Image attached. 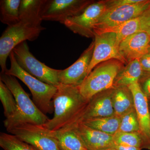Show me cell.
<instances>
[{"mask_svg":"<svg viewBox=\"0 0 150 150\" xmlns=\"http://www.w3.org/2000/svg\"><path fill=\"white\" fill-rule=\"evenodd\" d=\"M134 97L139 126V134L144 142V149L150 150V112L148 98L142 91L138 82L128 86Z\"/></svg>","mask_w":150,"mask_h":150,"instance_id":"13","label":"cell"},{"mask_svg":"<svg viewBox=\"0 0 150 150\" xmlns=\"http://www.w3.org/2000/svg\"><path fill=\"white\" fill-rule=\"evenodd\" d=\"M139 60L144 71L150 72V53L146 54Z\"/></svg>","mask_w":150,"mask_h":150,"instance_id":"31","label":"cell"},{"mask_svg":"<svg viewBox=\"0 0 150 150\" xmlns=\"http://www.w3.org/2000/svg\"><path fill=\"white\" fill-rule=\"evenodd\" d=\"M150 43L149 34L139 31L122 40L119 44L118 51L126 64H128L149 53Z\"/></svg>","mask_w":150,"mask_h":150,"instance_id":"14","label":"cell"},{"mask_svg":"<svg viewBox=\"0 0 150 150\" xmlns=\"http://www.w3.org/2000/svg\"><path fill=\"white\" fill-rule=\"evenodd\" d=\"M94 47V40L84 51L80 58L71 66L64 70H59L58 79L63 84L80 85L88 75V69Z\"/></svg>","mask_w":150,"mask_h":150,"instance_id":"12","label":"cell"},{"mask_svg":"<svg viewBox=\"0 0 150 150\" xmlns=\"http://www.w3.org/2000/svg\"><path fill=\"white\" fill-rule=\"evenodd\" d=\"M148 104H149V109L150 112V97L148 98Z\"/></svg>","mask_w":150,"mask_h":150,"instance_id":"33","label":"cell"},{"mask_svg":"<svg viewBox=\"0 0 150 150\" xmlns=\"http://www.w3.org/2000/svg\"><path fill=\"white\" fill-rule=\"evenodd\" d=\"M115 145L131 146L144 149V142L139 133L117 132L113 135Z\"/></svg>","mask_w":150,"mask_h":150,"instance_id":"26","label":"cell"},{"mask_svg":"<svg viewBox=\"0 0 150 150\" xmlns=\"http://www.w3.org/2000/svg\"></svg>","mask_w":150,"mask_h":150,"instance_id":"36","label":"cell"},{"mask_svg":"<svg viewBox=\"0 0 150 150\" xmlns=\"http://www.w3.org/2000/svg\"><path fill=\"white\" fill-rule=\"evenodd\" d=\"M142 0H114V1H106L107 9L113 8L120 6L125 5L135 4L142 1Z\"/></svg>","mask_w":150,"mask_h":150,"instance_id":"30","label":"cell"},{"mask_svg":"<svg viewBox=\"0 0 150 150\" xmlns=\"http://www.w3.org/2000/svg\"><path fill=\"white\" fill-rule=\"evenodd\" d=\"M76 129L87 150H105L115 146L112 135L92 129L81 122L76 123Z\"/></svg>","mask_w":150,"mask_h":150,"instance_id":"16","label":"cell"},{"mask_svg":"<svg viewBox=\"0 0 150 150\" xmlns=\"http://www.w3.org/2000/svg\"><path fill=\"white\" fill-rule=\"evenodd\" d=\"M115 88L101 92L90 100L79 121L115 115L112 97Z\"/></svg>","mask_w":150,"mask_h":150,"instance_id":"15","label":"cell"},{"mask_svg":"<svg viewBox=\"0 0 150 150\" xmlns=\"http://www.w3.org/2000/svg\"><path fill=\"white\" fill-rule=\"evenodd\" d=\"M13 51L18 64L26 72L45 83L59 85V70L50 68L36 59L30 51L26 41L18 45Z\"/></svg>","mask_w":150,"mask_h":150,"instance_id":"6","label":"cell"},{"mask_svg":"<svg viewBox=\"0 0 150 150\" xmlns=\"http://www.w3.org/2000/svg\"><path fill=\"white\" fill-rule=\"evenodd\" d=\"M144 72L139 59L131 61L118 74L115 80L114 88L128 87L132 84L138 82Z\"/></svg>","mask_w":150,"mask_h":150,"instance_id":"20","label":"cell"},{"mask_svg":"<svg viewBox=\"0 0 150 150\" xmlns=\"http://www.w3.org/2000/svg\"><path fill=\"white\" fill-rule=\"evenodd\" d=\"M57 88L53 99L54 116L43 125L51 131L79 121L90 100L81 95L79 86L60 83Z\"/></svg>","mask_w":150,"mask_h":150,"instance_id":"1","label":"cell"},{"mask_svg":"<svg viewBox=\"0 0 150 150\" xmlns=\"http://www.w3.org/2000/svg\"><path fill=\"white\" fill-rule=\"evenodd\" d=\"M112 102L115 115L121 118L134 108L133 95L127 86L118 87L115 88Z\"/></svg>","mask_w":150,"mask_h":150,"instance_id":"19","label":"cell"},{"mask_svg":"<svg viewBox=\"0 0 150 150\" xmlns=\"http://www.w3.org/2000/svg\"><path fill=\"white\" fill-rule=\"evenodd\" d=\"M140 24V31L146 32L150 35V6L139 16Z\"/></svg>","mask_w":150,"mask_h":150,"instance_id":"28","label":"cell"},{"mask_svg":"<svg viewBox=\"0 0 150 150\" xmlns=\"http://www.w3.org/2000/svg\"><path fill=\"white\" fill-rule=\"evenodd\" d=\"M21 0H1L0 20L1 22L9 26L20 21L19 8Z\"/></svg>","mask_w":150,"mask_h":150,"instance_id":"22","label":"cell"},{"mask_svg":"<svg viewBox=\"0 0 150 150\" xmlns=\"http://www.w3.org/2000/svg\"><path fill=\"white\" fill-rule=\"evenodd\" d=\"M114 148L117 150H141L139 148L131 146H123V145H115Z\"/></svg>","mask_w":150,"mask_h":150,"instance_id":"32","label":"cell"},{"mask_svg":"<svg viewBox=\"0 0 150 150\" xmlns=\"http://www.w3.org/2000/svg\"><path fill=\"white\" fill-rule=\"evenodd\" d=\"M139 31L140 24L138 17L126 22L119 26L109 30L106 32H114L116 33L117 43L119 46L120 42L124 38Z\"/></svg>","mask_w":150,"mask_h":150,"instance_id":"25","label":"cell"},{"mask_svg":"<svg viewBox=\"0 0 150 150\" xmlns=\"http://www.w3.org/2000/svg\"><path fill=\"white\" fill-rule=\"evenodd\" d=\"M0 146L4 150H37L12 134L1 132Z\"/></svg>","mask_w":150,"mask_h":150,"instance_id":"24","label":"cell"},{"mask_svg":"<svg viewBox=\"0 0 150 150\" xmlns=\"http://www.w3.org/2000/svg\"><path fill=\"white\" fill-rule=\"evenodd\" d=\"M37 150H61L51 130L43 125L21 123L7 131Z\"/></svg>","mask_w":150,"mask_h":150,"instance_id":"8","label":"cell"},{"mask_svg":"<svg viewBox=\"0 0 150 150\" xmlns=\"http://www.w3.org/2000/svg\"><path fill=\"white\" fill-rule=\"evenodd\" d=\"M123 64L116 59L103 62L95 67L80 85V92L86 100L101 92L114 88L115 80Z\"/></svg>","mask_w":150,"mask_h":150,"instance_id":"4","label":"cell"},{"mask_svg":"<svg viewBox=\"0 0 150 150\" xmlns=\"http://www.w3.org/2000/svg\"><path fill=\"white\" fill-rule=\"evenodd\" d=\"M94 38V47L89 66L88 75L98 65L112 59H116L126 64L119 54L115 33H95Z\"/></svg>","mask_w":150,"mask_h":150,"instance_id":"11","label":"cell"},{"mask_svg":"<svg viewBox=\"0 0 150 150\" xmlns=\"http://www.w3.org/2000/svg\"><path fill=\"white\" fill-rule=\"evenodd\" d=\"M76 123L56 131L51 130L61 150H87L77 131Z\"/></svg>","mask_w":150,"mask_h":150,"instance_id":"17","label":"cell"},{"mask_svg":"<svg viewBox=\"0 0 150 150\" xmlns=\"http://www.w3.org/2000/svg\"><path fill=\"white\" fill-rule=\"evenodd\" d=\"M138 83L145 95L148 98L150 97V72H144Z\"/></svg>","mask_w":150,"mask_h":150,"instance_id":"29","label":"cell"},{"mask_svg":"<svg viewBox=\"0 0 150 150\" xmlns=\"http://www.w3.org/2000/svg\"><path fill=\"white\" fill-rule=\"evenodd\" d=\"M46 29L41 25H35L23 21L8 26L0 38V66L1 72L8 70L6 60L14 48L26 41L36 40L40 33Z\"/></svg>","mask_w":150,"mask_h":150,"instance_id":"5","label":"cell"},{"mask_svg":"<svg viewBox=\"0 0 150 150\" xmlns=\"http://www.w3.org/2000/svg\"><path fill=\"white\" fill-rule=\"evenodd\" d=\"M9 57L11 67L5 74L18 78L27 86L32 94L33 101L44 114L54 112L53 99L57 86L45 83L23 69L17 62L13 51Z\"/></svg>","mask_w":150,"mask_h":150,"instance_id":"3","label":"cell"},{"mask_svg":"<svg viewBox=\"0 0 150 150\" xmlns=\"http://www.w3.org/2000/svg\"><path fill=\"white\" fill-rule=\"evenodd\" d=\"M139 126L135 107L126 112L121 118L118 132L139 133Z\"/></svg>","mask_w":150,"mask_h":150,"instance_id":"27","label":"cell"},{"mask_svg":"<svg viewBox=\"0 0 150 150\" xmlns=\"http://www.w3.org/2000/svg\"><path fill=\"white\" fill-rule=\"evenodd\" d=\"M105 150H117L115 148H110V149H106Z\"/></svg>","mask_w":150,"mask_h":150,"instance_id":"34","label":"cell"},{"mask_svg":"<svg viewBox=\"0 0 150 150\" xmlns=\"http://www.w3.org/2000/svg\"><path fill=\"white\" fill-rule=\"evenodd\" d=\"M107 10L105 1L92 3L80 14L69 18L64 24L74 33L88 38L94 37V26Z\"/></svg>","mask_w":150,"mask_h":150,"instance_id":"10","label":"cell"},{"mask_svg":"<svg viewBox=\"0 0 150 150\" xmlns=\"http://www.w3.org/2000/svg\"><path fill=\"white\" fill-rule=\"evenodd\" d=\"M0 80L2 81L13 94L17 110L12 117L6 118L4 125L7 131L21 123H30L43 125L48 118L35 105L28 94L22 87L16 78L5 73H1Z\"/></svg>","mask_w":150,"mask_h":150,"instance_id":"2","label":"cell"},{"mask_svg":"<svg viewBox=\"0 0 150 150\" xmlns=\"http://www.w3.org/2000/svg\"><path fill=\"white\" fill-rule=\"evenodd\" d=\"M121 118L115 115L110 117L90 118L79 122L92 129L113 136L119 130Z\"/></svg>","mask_w":150,"mask_h":150,"instance_id":"21","label":"cell"},{"mask_svg":"<svg viewBox=\"0 0 150 150\" xmlns=\"http://www.w3.org/2000/svg\"><path fill=\"white\" fill-rule=\"evenodd\" d=\"M85 0H44L41 11L42 20L64 23L69 18L79 15L93 3Z\"/></svg>","mask_w":150,"mask_h":150,"instance_id":"9","label":"cell"},{"mask_svg":"<svg viewBox=\"0 0 150 150\" xmlns=\"http://www.w3.org/2000/svg\"><path fill=\"white\" fill-rule=\"evenodd\" d=\"M149 53H150V43L149 49Z\"/></svg>","mask_w":150,"mask_h":150,"instance_id":"35","label":"cell"},{"mask_svg":"<svg viewBox=\"0 0 150 150\" xmlns=\"http://www.w3.org/2000/svg\"><path fill=\"white\" fill-rule=\"evenodd\" d=\"M0 100L3 105L6 118L12 117L16 113L17 108L15 98L10 90L0 80Z\"/></svg>","mask_w":150,"mask_h":150,"instance_id":"23","label":"cell"},{"mask_svg":"<svg viewBox=\"0 0 150 150\" xmlns=\"http://www.w3.org/2000/svg\"><path fill=\"white\" fill-rule=\"evenodd\" d=\"M150 6L149 0L108 9L94 26V33H103L142 15Z\"/></svg>","mask_w":150,"mask_h":150,"instance_id":"7","label":"cell"},{"mask_svg":"<svg viewBox=\"0 0 150 150\" xmlns=\"http://www.w3.org/2000/svg\"><path fill=\"white\" fill-rule=\"evenodd\" d=\"M44 0H22L19 8L20 21L41 25V14Z\"/></svg>","mask_w":150,"mask_h":150,"instance_id":"18","label":"cell"}]
</instances>
